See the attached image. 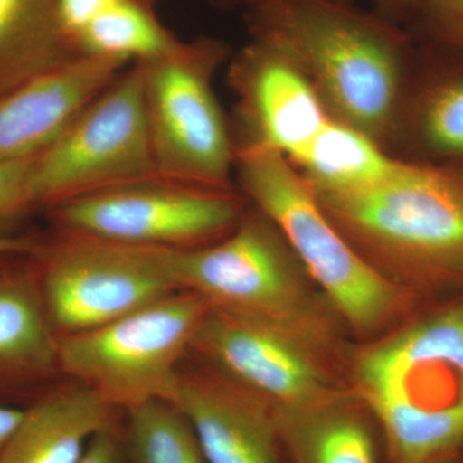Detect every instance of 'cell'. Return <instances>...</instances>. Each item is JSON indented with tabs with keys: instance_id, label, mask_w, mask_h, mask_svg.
Returning a JSON list of instances; mask_svg holds the SVG:
<instances>
[{
	"instance_id": "cell-1",
	"label": "cell",
	"mask_w": 463,
	"mask_h": 463,
	"mask_svg": "<svg viewBox=\"0 0 463 463\" xmlns=\"http://www.w3.org/2000/svg\"><path fill=\"white\" fill-rule=\"evenodd\" d=\"M252 41L283 54L313 85L331 118L380 143L398 123L403 39L345 0H250Z\"/></svg>"
},
{
	"instance_id": "cell-2",
	"label": "cell",
	"mask_w": 463,
	"mask_h": 463,
	"mask_svg": "<svg viewBox=\"0 0 463 463\" xmlns=\"http://www.w3.org/2000/svg\"><path fill=\"white\" fill-rule=\"evenodd\" d=\"M354 379L388 463H439L463 453V303L368 347Z\"/></svg>"
},
{
	"instance_id": "cell-3",
	"label": "cell",
	"mask_w": 463,
	"mask_h": 463,
	"mask_svg": "<svg viewBox=\"0 0 463 463\" xmlns=\"http://www.w3.org/2000/svg\"><path fill=\"white\" fill-rule=\"evenodd\" d=\"M241 188L263 213L353 327L371 330L392 313L398 295L332 224L288 158L260 147H236Z\"/></svg>"
},
{
	"instance_id": "cell-4",
	"label": "cell",
	"mask_w": 463,
	"mask_h": 463,
	"mask_svg": "<svg viewBox=\"0 0 463 463\" xmlns=\"http://www.w3.org/2000/svg\"><path fill=\"white\" fill-rule=\"evenodd\" d=\"M230 54L216 39L179 42L142 67L143 99L157 175L232 191L236 145L213 90Z\"/></svg>"
},
{
	"instance_id": "cell-5",
	"label": "cell",
	"mask_w": 463,
	"mask_h": 463,
	"mask_svg": "<svg viewBox=\"0 0 463 463\" xmlns=\"http://www.w3.org/2000/svg\"><path fill=\"white\" fill-rule=\"evenodd\" d=\"M209 303L178 289L93 330L60 337V373L116 411L166 401Z\"/></svg>"
},
{
	"instance_id": "cell-6",
	"label": "cell",
	"mask_w": 463,
	"mask_h": 463,
	"mask_svg": "<svg viewBox=\"0 0 463 463\" xmlns=\"http://www.w3.org/2000/svg\"><path fill=\"white\" fill-rule=\"evenodd\" d=\"M155 176L142 67L134 62L33 158L26 183V215Z\"/></svg>"
},
{
	"instance_id": "cell-7",
	"label": "cell",
	"mask_w": 463,
	"mask_h": 463,
	"mask_svg": "<svg viewBox=\"0 0 463 463\" xmlns=\"http://www.w3.org/2000/svg\"><path fill=\"white\" fill-rule=\"evenodd\" d=\"M327 215L405 263L463 264V175L398 161L380 181L346 191H312Z\"/></svg>"
},
{
	"instance_id": "cell-8",
	"label": "cell",
	"mask_w": 463,
	"mask_h": 463,
	"mask_svg": "<svg viewBox=\"0 0 463 463\" xmlns=\"http://www.w3.org/2000/svg\"><path fill=\"white\" fill-rule=\"evenodd\" d=\"M56 232L137 248L192 249L227 236L242 218L232 191L155 176L67 201L47 213Z\"/></svg>"
},
{
	"instance_id": "cell-9",
	"label": "cell",
	"mask_w": 463,
	"mask_h": 463,
	"mask_svg": "<svg viewBox=\"0 0 463 463\" xmlns=\"http://www.w3.org/2000/svg\"><path fill=\"white\" fill-rule=\"evenodd\" d=\"M263 214H243L224 239L192 249H156L179 289L210 307L274 323L297 332L306 310L292 250Z\"/></svg>"
},
{
	"instance_id": "cell-10",
	"label": "cell",
	"mask_w": 463,
	"mask_h": 463,
	"mask_svg": "<svg viewBox=\"0 0 463 463\" xmlns=\"http://www.w3.org/2000/svg\"><path fill=\"white\" fill-rule=\"evenodd\" d=\"M58 336L93 330L178 291L154 248L56 232L33 251Z\"/></svg>"
},
{
	"instance_id": "cell-11",
	"label": "cell",
	"mask_w": 463,
	"mask_h": 463,
	"mask_svg": "<svg viewBox=\"0 0 463 463\" xmlns=\"http://www.w3.org/2000/svg\"><path fill=\"white\" fill-rule=\"evenodd\" d=\"M191 350L272 410L334 401L325 374L297 334L274 323L210 307Z\"/></svg>"
},
{
	"instance_id": "cell-12",
	"label": "cell",
	"mask_w": 463,
	"mask_h": 463,
	"mask_svg": "<svg viewBox=\"0 0 463 463\" xmlns=\"http://www.w3.org/2000/svg\"><path fill=\"white\" fill-rule=\"evenodd\" d=\"M239 97L236 147H260L291 161L331 118L309 80L263 42L252 41L231 67Z\"/></svg>"
},
{
	"instance_id": "cell-13",
	"label": "cell",
	"mask_w": 463,
	"mask_h": 463,
	"mask_svg": "<svg viewBox=\"0 0 463 463\" xmlns=\"http://www.w3.org/2000/svg\"><path fill=\"white\" fill-rule=\"evenodd\" d=\"M129 62L78 54L0 93V161L41 154Z\"/></svg>"
},
{
	"instance_id": "cell-14",
	"label": "cell",
	"mask_w": 463,
	"mask_h": 463,
	"mask_svg": "<svg viewBox=\"0 0 463 463\" xmlns=\"http://www.w3.org/2000/svg\"><path fill=\"white\" fill-rule=\"evenodd\" d=\"M166 402L190 423L206 463H283L272 408L225 374L181 365Z\"/></svg>"
},
{
	"instance_id": "cell-15",
	"label": "cell",
	"mask_w": 463,
	"mask_h": 463,
	"mask_svg": "<svg viewBox=\"0 0 463 463\" xmlns=\"http://www.w3.org/2000/svg\"><path fill=\"white\" fill-rule=\"evenodd\" d=\"M58 346L33 252L0 255V403L25 407L50 386Z\"/></svg>"
},
{
	"instance_id": "cell-16",
	"label": "cell",
	"mask_w": 463,
	"mask_h": 463,
	"mask_svg": "<svg viewBox=\"0 0 463 463\" xmlns=\"http://www.w3.org/2000/svg\"><path fill=\"white\" fill-rule=\"evenodd\" d=\"M115 412L83 383L47 386L23 407L0 463H76L91 439L115 428Z\"/></svg>"
},
{
	"instance_id": "cell-17",
	"label": "cell",
	"mask_w": 463,
	"mask_h": 463,
	"mask_svg": "<svg viewBox=\"0 0 463 463\" xmlns=\"http://www.w3.org/2000/svg\"><path fill=\"white\" fill-rule=\"evenodd\" d=\"M279 446L292 463H379L370 421L337 401L273 410Z\"/></svg>"
},
{
	"instance_id": "cell-18",
	"label": "cell",
	"mask_w": 463,
	"mask_h": 463,
	"mask_svg": "<svg viewBox=\"0 0 463 463\" xmlns=\"http://www.w3.org/2000/svg\"><path fill=\"white\" fill-rule=\"evenodd\" d=\"M78 54L58 0H0V93Z\"/></svg>"
},
{
	"instance_id": "cell-19",
	"label": "cell",
	"mask_w": 463,
	"mask_h": 463,
	"mask_svg": "<svg viewBox=\"0 0 463 463\" xmlns=\"http://www.w3.org/2000/svg\"><path fill=\"white\" fill-rule=\"evenodd\" d=\"M292 164L303 170L310 190L346 191L364 187L388 175L398 160L379 142L352 125L331 118Z\"/></svg>"
},
{
	"instance_id": "cell-20",
	"label": "cell",
	"mask_w": 463,
	"mask_h": 463,
	"mask_svg": "<svg viewBox=\"0 0 463 463\" xmlns=\"http://www.w3.org/2000/svg\"><path fill=\"white\" fill-rule=\"evenodd\" d=\"M179 42L158 18L155 0H116L76 36L74 45L79 54L134 63L154 60Z\"/></svg>"
},
{
	"instance_id": "cell-21",
	"label": "cell",
	"mask_w": 463,
	"mask_h": 463,
	"mask_svg": "<svg viewBox=\"0 0 463 463\" xmlns=\"http://www.w3.org/2000/svg\"><path fill=\"white\" fill-rule=\"evenodd\" d=\"M127 414L128 463H206L190 423L169 402H149Z\"/></svg>"
},
{
	"instance_id": "cell-22",
	"label": "cell",
	"mask_w": 463,
	"mask_h": 463,
	"mask_svg": "<svg viewBox=\"0 0 463 463\" xmlns=\"http://www.w3.org/2000/svg\"><path fill=\"white\" fill-rule=\"evenodd\" d=\"M421 133L426 145L448 156H463V79L432 91L423 105Z\"/></svg>"
},
{
	"instance_id": "cell-23",
	"label": "cell",
	"mask_w": 463,
	"mask_h": 463,
	"mask_svg": "<svg viewBox=\"0 0 463 463\" xmlns=\"http://www.w3.org/2000/svg\"><path fill=\"white\" fill-rule=\"evenodd\" d=\"M33 158L0 161V230L26 216V183Z\"/></svg>"
},
{
	"instance_id": "cell-24",
	"label": "cell",
	"mask_w": 463,
	"mask_h": 463,
	"mask_svg": "<svg viewBox=\"0 0 463 463\" xmlns=\"http://www.w3.org/2000/svg\"><path fill=\"white\" fill-rule=\"evenodd\" d=\"M115 2L116 0H58L61 25L72 47L75 48L76 36Z\"/></svg>"
},
{
	"instance_id": "cell-25",
	"label": "cell",
	"mask_w": 463,
	"mask_h": 463,
	"mask_svg": "<svg viewBox=\"0 0 463 463\" xmlns=\"http://www.w3.org/2000/svg\"><path fill=\"white\" fill-rule=\"evenodd\" d=\"M441 36L463 47V0H420Z\"/></svg>"
},
{
	"instance_id": "cell-26",
	"label": "cell",
	"mask_w": 463,
	"mask_h": 463,
	"mask_svg": "<svg viewBox=\"0 0 463 463\" xmlns=\"http://www.w3.org/2000/svg\"><path fill=\"white\" fill-rule=\"evenodd\" d=\"M76 463H128L123 439L114 429L91 439L83 457Z\"/></svg>"
},
{
	"instance_id": "cell-27",
	"label": "cell",
	"mask_w": 463,
	"mask_h": 463,
	"mask_svg": "<svg viewBox=\"0 0 463 463\" xmlns=\"http://www.w3.org/2000/svg\"><path fill=\"white\" fill-rule=\"evenodd\" d=\"M38 236H21V234L8 233L0 230V255L20 254V252H33L39 245Z\"/></svg>"
},
{
	"instance_id": "cell-28",
	"label": "cell",
	"mask_w": 463,
	"mask_h": 463,
	"mask_svg": "<svg viewBox=\"0 0 463 463\" xmlns=\"http://www.w3.org/2000/svg\"><path fill=\"white\" fill-rule=\"evenodd\" d=\"M23 416V407L0 403V455Z\"/></svg>"
},
{
	"instance_id": "cell-29",
	"label": "cell",
	"mask_w": 463,
	"mask_h": 463,
	"mask_svg": "<svg viewBox=\"0 0 463 463\" xmlns=\"http://www.w3.org/2000/svg\"><path fill=\"white\" fill-rule=\"evenodd\" d=\"M373 2L388 9L389 12H405L420 5V0H373Z\"/></svg>"
},
{
	"instance_id": "cell-30",
	"label": "cell",
	"mask_w": 463,
	"mask_h": 463,
	"mask_svg": "<svg viewBox=\"0 0 463 463\" xmlns=\"http://www.w3.org/2000/svg\"><path fill=\"white\" fill-rule=\"evenodd\" d=\"M250 0H212L216 7L230 9L234 7H245Z\"/></svg>"
},
{
	"instance_id": "cell-31",
	"label": "cell",
	"mask_w": 463,
	"mask_h": 463,
	"mask_svg": "<svg viewBox=\"0 0 463 463\" xmlns=\"http://www.w3.org/2000/svg\"><path fill=\"white\" fill-rule=\"evenodd\" d=\"M439 463H463V453H459V455L450 457V458L446 459V461Z\"/></svg>"
}]
</instances>
